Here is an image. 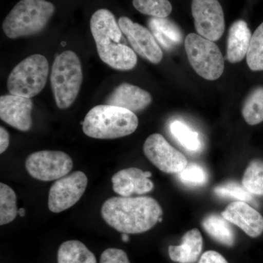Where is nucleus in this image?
Returning a JSON list of instances; mask_svg holds the SVG:
<instances>
[{
	"label": "nucleus",
	"mask_w": 263,
	"mask_h": 263,
	"mask_svg": "<svg viewBox=\"0 0 263 263\" xmlns=\"http://www.w3.org/2000/svg\"><path fill=\"white\" fill-rule=\"evenodd\" d=\"M102 216L117 231L138 234L152 229L162 215V208L150 197H114L104 202Z\"/></svg>",
	"instance_id": "nucleus-1"
},
{
	"label": "nucleus",
	"mask_w": 263,
	"mask_h": 263,
	"mask_svg": "<svg viewBox=\"0 0 263 263\" xmlns=\"http://www.w3.org/2000/svg\"><path fill=\"white\" fill-rule=\"evenodd\" d=\"M90 28L102 61L118 70L136 67V53L123 41L122 29L110 10H97L90 20Z\"/></svg>",
	"instance_id": "nucleus-2"
},
{
	"label": "nucleus",
	"mask_w": 263,
	"mask_h": 263,
	"mask_svg": "<svg viewBox=\"0 0 263 263\" xmlns=\"http://www.w3.org/2000/svg\"><path fill=\"white\" fill-rule=\"evenodd\" d=\"M138 127L136 114L110 105L91 108L85 117L83 131L96 139H116L133 134Z\"/></svg>",
	"instance_id": "nucleus-3"
},
{
	"label": "nucleus",
	"mask_w": 263,
	"mask_h": 263,
	"mask_svg": "<svg viewBox=\"0 0 263 263\" xmlns=\"http://www.w3.org/2000/svg\"><path fill=\"white\" fill-rule=\"evenodd\" d=\"M54 11V5L46 0H21L5 18L3 31L11 39L37 34L46 27Z\"/></svg>",
	"instance_id": "nucleus-4"
},
{
	"label": "nucleus",
	"mask_w": 263,
	"mask_h": 263,
	"mask_svg": "<svg viewBox=\"0 0 263 263\" xmlns=\"http://www.w3.org/2000/svg\"><path fill=\"white\" fill-rule=\"evenodd\" d=\"M82 82V67L75 52L66 51L58 55L52 66L51 84L59 108H68L73 104Z\"/></svg>",
	"instance_id": "nucleus-5"
},
{
	"label": "nucleus",
	"mask_w": 263,
	"mask_h": 263,
	"mask_svg": "<svg viewBox=\"0 0 263 263\" xmlns=\"http://www.w3.org/2000/svg\"><path fill=\"white\" fill-rule=\"evenodd\" d=\"M49 65L47 59L34 54L18 64L8 76V89L10 95L32 98L39 94L47 82Z\"/></svg>",
	"instance_id": "nucleus-6"
},
{
	"label": "nucleus",
	"mask_w": 263,
	"mask_h": 263,
	"mask_svg": "<svg viewBox=\"0 0 263 263\" xmlns=\"http://www.w3.org/2000/svg\"><path fill=\"white\" fill-rule=\"evenodd\" d=\"M185 51L190 65L203 79L215 81L224 70V59L214 41L191 33L185 39Z\"/></svg>",
	"instance_id": "nucleus-7"
},
{
	"label": "nucleus",
	"mask_w": 263,
	"mask_h": 263,
	"mask_svg": "<svg viewBox=\"0 0 263 263\" xmlns=\"http://www.w3.org/2000/svg\"><path fill=\"white\" fill-rule=\"evenodd\" d=\"M26 169L34 179L43 181H57L65 177L73 167L72 158L60 151H41L27 157Z\"/></svg>",
	"instance_id": "nucleus-8"
},
{
	"label": "nucleus",
	"mask_w": 263,
	"mask_h": 263,
	"mask_svg": "<svg viewBox=\"0 0 263 263\" xmlns=\"http://www.w3.org/2000/svg\"><path fill=\"white\" fill-rule=\"evenodd\" d=\"M88 184L86 175L81 171L57 180L50 189L48 209L60 213L70 209L80 200Z\"/></svg>",
	"instance_id": "nucleus-9"
},
{
	"label": "nucleus",
	"mask_w": 263,
	"mask_h": 263,
	"mask_svg": "<svg viewBox=\"0 0 263 263\" xmlns=\"http://www.w3.org/2000/svg\"><path fill=\"white\" fill-rule=\"evenodd\" d=\"M192 13L198 34L214 42L220 39L226 23L224 12L218 0H193Z\"/></svg>",
	"instance_id": "nucleus-10"
},
{
	"label": "nucleus",
	"mask_w": 263,
	"mask_h": 263,
	"mask_svg": "<svg viewBox=\"0 0 263 263\" xmlns=\"http://www.w3.org/2000/svg\"><path fill=\"white\" fill-rule=\"evenodd\" d=\"M143 152L152 164L166 174H179L188 164L186 157L158 133L147 138Z\"/></svg>",
	"instance_id": "nucleus-11"
},
{
	"label": "nucleus",
	"mask_w": 263,
	"mask_h": 263,
	"mask_svg": "<svg viewBox=\"0 0 263 263\" xmlns=\"http://www.w3.org/2000/svg\"><path fill=\"white\" fill-rule=\"evenodd\" d=\"M119 25L138 54L153 64H159L162 61L163 53L153 34L148 29L135 23L126 16L119 18Z\"/></svg>",
	"instance_id": "nucleus-12"
},
{
	"label": "nucleus",
	"mask_w": 263,
	"mask_h": 263,
	"mask_svg": "<svg viewBox=\"0 0 263 263\" xmlns=\"http://www.w3.org/2000/svg\"><path fill=\"white\" fill-rule=\"evenodd\" d=\"M32 108L30 98L13 95L0 98V118L18 130L27 132L32 127Z\"/></svg>",
	"instance_id": "nucleus-13"
},
{
	"label": "nucleus",
	"mask_w": 263,
	"mask_h": 263,
	"mask_svg": "<svg viewBox=\"0 0 263 263\" xmlns=\"http://www.w3.org/2000/svg\"><path fill=\"white\" fill-rule=\"evenodd\" d=\"M221 216L252 238H257L262 233L263 216L247 202H232L221 212Z\"/></svg>",
	"instance_id": "nucleus-14"
},
{
	"label": "nucleus",
	"mask_w": 263,
	"mask_h": 263,
	"mask_svg": "<svg viewBox=\"0 0 263 263\" xmlns=\"http://www.w3.org/2000/svg\"><path fill=\"white\" fill-rule=\"evenodd\" d=\"M152 176L149 171L136 167L122 170L112 177L114 191L122 197L149 193L154 189V183L149 179Z\"/></svg>",
	"instance_id": "nucleus-15"
},
{
	"label": "nucleus",
	"mask_w": 263,
	"mask_h": 263,
	"mask_svg": "<svg viewBox=\"0 0 263 263\" xmlns=\"http://www.w3.org/2000/svg\"><path fill=\"white\" fill-rule=\"evenodd\" d=\"M152 97L146 90L127 83L119 85L109 95L105 103L133 112L141 111L152 103Z\"/></svg>",
	"instance_id": "nucleus-16"
},
{
	"label": "nucleus",
	"mask_w": 263,
	"mask_h": 263,
	"mask_svg": "<svg viewBox=\"0 0 263 263\" xmlns=\"http://www.w3.org/2000/svg\"><path fill=\"white\" fill-rule=\"evenodd\" d=\"M252 33L243 20L232 24L228 33L227 60L232 64L241 62L247 57L252 39Z\"/></svg>",
	"instance_id": "nucleus-17"
},
{
	"label": "nucleus",
	"mask_w": 263,
	"mask_h": 263,
	"mask_svg": "<svg viewBox=\"0 0 263 263\" xmlns=\"http://www.w3.org/2000/svg\"><path fill=\"white\" fill-rule=\"evenodd\" d=\"M203 246L201 233L197 229L186 232L179 246H170L168 254L174 262L195 263L200 257Z\"/></svg>",
	"instance_id": "nucleus-18"
},
{
	"label": "nucleus",
	"mask_w": 263,
	"mask_h": 263,
	"mask_svg": "<svg viewBox=\"0 0 263 263\" xmlns=\"http://www.w3.org/2000/svg\"><path fill=\"white\" fill-rule=\"evenodd\" d=\"M151 31L161 46L166 50L173 49L181 43L182 32L179 27L167 18L152 17L148 22Z\"/></svg>",
	"instance_id": "nucleus-19"
},
{
	"label": "nucleus",
	"mask_w": 263,
	"mask_h": 263,
	"mask_svg": "<svg viewBox=\"0 0 263 263\" xmlns=\"http://www.w3.org/2000/svg\"><path fill=\"white\" fill-rule=\"evenodd\" d=\"M57 263H97L95 254L79 240L64 242L57 252Z\"/></svg>",
	"instance_id": "nucleus-20"
},
{
	"label": "nucleus",
	"mask_w": 263,
	"mask_h": 263,
	"mask_svg": "<svg viewBox=\"0 0 263 263\" xmlns=\"http://www.w3.org/2000/svg\"><path fill=\"white\" fill-rule=\"evenodd\" d=\"M222 216L213 214L204 218L202 226L216 241L228 247H232L235 243V233L231 227Z\"/></svg>",
	"instance_id": "nucleus-21"
},
{
	"label": "nucleus",
	"mask_w": 263,
	"mask_h": 263,
	"mask_svg": "<svg viewBox=\"0 0 263 263\" xmlns=\"http://www.w3.org/2000/svg\"><path fill=\"white\" fill-rule=\"evenodd\" d=\"M242 115L249 125L263 122V87L256 88L248 95L243 103Z\"/></svg>",
	"instance_id": "nucleus-22"
},
{
	"label": "nucleus",
	"mask_w": 263,
	"mask_h": 263,
	"mask_svg": "<svg viewBox=\"0 0 263 263\" xmlns=\"http://www.w3.org/2000/svg\"><path fill=\"white\" fill-rule=\"evenodd\" d=\"M170 130L180 144L190 152H197L202 148V143L198 133L181 121H174L170 125Z\"/></svg>",
	"instance_id": "nucleus-23"
},
{
	"label": "nucleus",
	"mask_w": 263,
	"mask_h": 263,
	"mask_svg": "<svg viewBox=\"0 0 263 263\" xmlns=\"http://www.w3.org/2000/svg\"><path fill=\"white\" fill-rule=\"evenodd\" d=\"M18 212L15 192L8 185L0 183V224L5 226L14 220Z\"/></svg>",
	"instance_id": "nucleus-24"
},
{
	"label": "nucleus",
	"mask_w": 263,
	"mask_h": 263,
	"mask_svg": "<svg viewBox=\"0 0 263 263\" xmlns=\"http://www.w3.org/2000/svg\"><path fill=\"white\" fill-rule=\"evenodd\" d=\"M242 185L252 195H263V161L254 160L246 169Z\"/></svg>",
	"instance_id": "nucleus-25"
},
{
	"label": "nucleus",
	"mask_w": 263,
	"mask_h": 263,
	"mask_svg": "<svg viewBox=\"0 0 263 263\" xmlns=\"http://www.w3.org/2000/svg\"><path fill=\"white\" fill-rule=\"evenodd\" d=\"M247 62L252 71H263V22L252 34Z\"/></svg>",
	"instance_id": "nucleus-26"
},
{
	"label": "nucleus",
	"mask_w": 263,
	"mask_h": 263,
	"mask_svg": "<svg viewBox=\"0 0 263 263\" xmlns=\"http://www.w3.org/2000/svg\"><path fill=\"white\" fill-rule=\"evenodd\" d=\"M133 4L140 13L156 18H167L173 10L168 0H133Z\"/></svg>",
	"instance_id": "nucleus-27"
},
{
	"label": "nucleus",
	"mask_w": 263,
	"mask_h": 263,
	"mask_svg": "<svg viewBox=\"0 0 263 263\" xmlns=\"http://www.w3.org/2000/svg\"><path fill=\"white\" fill-rule=\"evenodd\" d=\"M214 194L217 196L233 198L237 201L252 202L253 200L252 194L243 186L234 181L221 183L216 186Z\"/></svg>",
	"instance_id": "nucleus-28"
},
{
	"label": "nucleus",
	"mask_w": 263,
	"mask_h": 263,
	"mask_svg": "<svg viewBox=\"0 0 263 263\" xmlns=\"http://www.w3.org/2000/svg\"><path fill=\"white\" fill-rule=\"evenodd\" d=\"M178 174L180 181L189 186H201L207 182L206 172L201 166L197 164H188L187 166Z\"/></svg>",
	"instance_id": "nucleus-29"
},
{
	"label": "nucleus",
	"mask_w": 263,
	"mask_h": 263,
	"mask_svg": "<svg viewBox=\"0 0 263 263\" xmlns=\"http://www.w3.org/2000/svg\"><path fill=\"white\" fill-rule=\"evenodd\" d=\"M100 263H130L127 254L122 249L109 248L104 251Z\"/></svg>",
	"instance_id": "nucleus-30"
},
{
	"label": "nucleus",
	"mask_w": 263,
	"mask_h": 263,
	"mask_svg": "<svg viewBox=\"0 0 263 263\" xmlns=\"http://www.w3.org/2000/svg\"><path fill=\"white\" fill-rule=\"evenodd\" d=\"M198 263H228L221 254L215 251H208L202 254Z\"/></svg>",
	"instance_id": "nucleus-31"
},
{
	"label": "nucleus",
	"mask_w": 263,
	"mask_h": 263,
	"mask_svg": "<svg viewBox=\"0 0 263 263\" xmlns=\"http://www.w3.org/2000/svg\"><path fill=\"white\" fill-rule=\"evenodd\" d=\"M10 136L7 129L0 127V154L4 153L9 146Z\"/></svg>",
	"instance_id": "nucleus-32"
},
{
	"label": "nucleus",
	"mask_w": 263,
	"mask_h": 263,
	"mask_svg": "<svg viewBox=\"0 0 263 263\" xmlns=\"http://www.w3.org/2000/svg\"><path fill=\"white\" fill-rule=\"evenodd\" d=\"M122 240L123 241L127 243V242L129 241V235H128L127 233H123L122 235Z\"/></svg>",
	"instance_id": "nucleus-33"
},
{
	"label": "nucleus",
	"mask_w": 263,
	"mask_h": 263,
	"mask_svg": "<svg viewBox=\"0 0 263 263\" xmlns=\"http://www.w3.org/2000/svg\"><path fill=\"white\" fill-rule=\"evenodd\" d=\"M18 214H19V215H20L21 216H22V217H24V216H25L26 214L25 209H23V208H22V209H19Z\"/></svg>",
	"instance_id": "nucleus-34"
}]
</instances>
